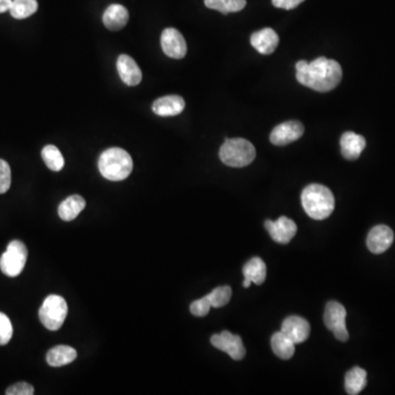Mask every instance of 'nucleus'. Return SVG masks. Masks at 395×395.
I'll use <instances>...</instances> for the list:
<instances>
[{
    "label": "nucleus",
    "mask_w": 395,
    "mask_h": 395,
    "mask_svg": "<svg viewBox=\"0 0 395 395\" xmlns=\"http://www.w3.org/2000/svg\"><path fill=\"white\" fill-rule=\"evenodd\" d=\"M367 385V372L360 367H354L345 376V389L350 395L359 394Z\"/></svg>",
    "instance_id": "23"
},
{
    "label": "nucleus",
    "mask_w": 395,
    "mask_h": 395,
    "mask_svg": "<svg viewBox=\"0 0 395 395\" xmlns=\"http://www.w3.org/2000/svg\"><path fill=\"white\" fill-rule=\"evenodd\" d=\"M119 75L123 83L128 86H137L141 83L142 72L137 61L131 57L122 54L117 61Z\"/></svg>",
    "instance_id": "16"
},
{
    "label": "nucleus",
    "mask_w": 395,
    "mask_h": 395,
    "mask_svg": "<svg viewBox=\"0 0 395 395\" xmlns=\"http://www.w3.org/2000/svg\"><path fill=\"white\" fill-rule=\"evenodd\" d=\"M42 158L52 171H61L64 167V157L55 145H46L42 150Z\"/></svg>",
    "instance_id": "26"
},
{
    "label": "nucleus",
    "mask_w": 395,
    "mask_h": 395,
    "mask_svg": "<svg viewBox=\"0 0 395 395\" xmlns=\"http://www.w3.org/2000/svg\"><path fill=\"white\" fill-rule=\"evenodd\" d=\"M38 8L37 0H12L9 11L15 19L21 20L35 15Z\"/></svg>",
    "instance_id": "24"
},
{
    "label": "nucleus",
    "mask_w": 395,
    "mask_h": 395,
    "mask_svg": "<svg viewBox=\"0 0 395 395\" xmlns=\"http://www.w3.org/2000/svg\"><path fill=\"white\" fill-rule=\"evenodd\" d=\"M184 106L186 102L182 97L171 95L155 100L153 104V111L160 117H175L184 111Z\"/></svg>",
    "instance_id": "15"
},
{
    "label": "nucleus",
    "mask_w": 395,
    "mask_h": 395,
    "mask_svg": "<svg viewBox=\"0 0 395 395\" xmlns=\"http://www.w3.org/2000/svg\"><path fill=\"white\" fill-rule=\"evenodd\" d=\"M67 312L68 307L64 298L57 294H51L43 302L42 307L39 311V318L41 323L43 326H46V329L50 331H57L64 324Z\"/></svg>",
    "instance_id": "5"
},
{
    "label": "nucleus",
    "mask_w": 395,
    "mask_h": 395,
    "mask_svg": "<svg viewBox=\"0 0 395 395\" xmlns=\"http://www.w3.org/2000/svg\"><path fill=\"white\" fill-rule=\"evenodd\" d=\"M303 1L305 0H273V5L277 8L291 10V9L296 8Z\"/></svg>",
    "instance_id": "32"
},
{
    "label": "nucleus",
    "mask_w": 395,
    "mask_h": 395,
    "mask_svg": "<svg viewBox=\"0 0 395 395\" xmlns=\"http://www.w3.org/2000/svg\"><path fill=\"white\" fill-rule=\"evenodd\" d=\"M11 3L12 0H0V14L10 10Z\"/></svg>",
    "instance_id": "33"
},
{
    "label": "nucleus",
    "mask_w": 395,
    "mask_h": 395,
    "mask_svg": "<svg viewBox=\"0 0 395 395\" xmlns=\"http://www.w3.org/2000/svg\"><path fill=\"white\" fill-rule=\"evenodd\" d=\"M128 18H130V15L124 6L113 3L104 11L102 21L107 29L111 31H119L126 27Z\"/></svg>",
    "instance_id": "18"
},
{
    "label": "nucleus",
    "mask_w": 395,
    "mask_h": 395,
    "mask_svg": "<svg viewBox=\"0 0 395 395\" xmlns=\"http://www.w3.org/2000/svg\"><path fill=\"white\" fill-rule=\"evenodd\" d=\"M264 227L271 238L279 244H288L298 231L296 223L286 217L279 218L275 222L267 220L264 222Z\"/></svg>",
    "instance_id": "11"
},
{
    "label": "nucleus",
    "mask_w": 395,
    "mask_h": 395,
    "mask_svg": "<svg viewBox=\"0 0 395 395\" xmlns=\"http://www.w3.org/2000/svg\"><path fill=\"white\" fill-rule=\"evenodd\" d=\"M211 344L217 349L224 351L232 358L233 360H242L246 355L245 346L243 340L238 335H233L227 331H223L220 334L211 337Z\"/></svg>",
    "instance_id": "8"
},
{
    "label": "nucleus",
    "mask_w": 395,
    "mask_h": 395,
    "mask_svg": "<svg viewBox=\"0 0 395 395\" xmlns=\"http://www.w3.org/2000/svg\"><path fill=\"white\" fill-rule=\"evenodd\" d=\"M281 331L291 339L294 344L305 343L310 336V324L300 316H292L283 320Z\"/></svg>",
    "instance_id": "13"
},
{
    "label": "nucleus",
    "mask_w": 395,
    "mask_h": 395,
    "mask_svg": "<svg viewBox=\"0 0 395 395\" xmlns=\"http://www.w3.org/2000/svg\"><path fill=\"white\" fill-rule=\"evenodd\" d=\"M98 167L104 178L111 182H121L131 175L133 160L126 151L113 147L100 155Z\"/></svg>",
    "instance_id": "3"
},
{
    "label": "nucleus",
    "mask_w": 395,
    "mask_h": 395,
    "mask_svg": "<svg viewBox=\"0 0 395 395\" xmlns=\"http://www.w3.org/2000/svg\"><path fill=\"white\" fill-rule=\"evenodd\" d=\"M243 275L245 278L243 282L244 288H249L251 283L260 286L264 282L267 276L266 264L259 257H254L249 262H246L243 268Z\"/></svg>",
    "instance_id": "19"
},
{
    "label": "nucleus",
    "mask_w": 395,
    "mask_h": 395,
    "mask_svg": "<svg viewBox=\"0 0 395 395\" xmlns=\"http://www.w3.org/2000/svg\"><path fill=\"white\" fill-rule=\"evenodd\" d=\"M251 43L257 52L262 55H269L273 53L277 48L279 44V37L275 30L264 28L251 35Z\"/></svg>",
    "instance_id": "14"
},
{
    "label": "nucleus",
    "mask_w": 395,
    "mask_h": 395,
    "mask_svg": "<svg viewBox=\"0 0 395 395\" xmlns=\"http://www.w3.org/2000/svg\"><path fill=\"white\" fill-rule=\"evenodd\" d=\"M394 240V233L387 225H376L369 232L367 246L374 254H382L390 249Z\"/></svg>",
    "instance_id": "12"
},
{
    "label": "nucleus",
    "mask_w": 395,
    "mask_h": 395,
    "mask_svg": "<svg viewBox=\"0 0 395 395\" xmlns=\"http://www.w3.org/2000/svg\"><path fill=\"white\" fill-rule=\"evenodd\" d=\"M86 206V201L81 195H74L66 198L59 206V215L63 221L75 220Z\"/></svg>",
    "instance_id": "20"
},
{
    "label": "nucleus",
    "mask_w": 395,
    "mask_h": 395,
    "mask_svg": "<svg viewBox=\"0 0 395 395\" xmlns=\"http://www.w3.org/2000/svg\"><path fill=\"white\" fill-rule=\"evenodd\" d=\"M7 395H32L35 394V387L27 382H18L11 385L6 391Z\"/></svg>",
    "instance_id": "31"
},
{
    "label": "nucleus",
    "mask_w": 395,
    "mask_h": 395,
    "mask_svg": "<svg viewBox=\"0 0 395 395\" xmlns=\"http://www.w3.org/2000/svg\"><path fill=\"white\" fill-rule=\"evenodd\" d=\"M211 305L209 302L208 298L203 296L201 299L195 300L190 305V312L191 314L198 318H202V316H206L209 312H210V309H211Z\"/></svg>",
    "instance_id": "30"
},
{
    "label": "nucleus",
    "mask_w": 395,
    "mask_h": 395,
    "mask_svg": "<svg viewBox=\"0 0 395 395\" xmlns=\"http://www.w3.org/2000/svg\"><path fill=\"white\" fill-rule=\"evenodd\" d=\"M77 358V353L74 348L65 345L55 346L46 355V361L51 367H63L70 365Z\"/></svg>",
    "instance_id": "21"
},
{
    "label": "nucleus",
    "mask_w": 395,
    "mask_h": 395,
    "mask_svg": "<svg viewBox=\"0 0 395 395\" xmlns=\"http://www.w3.org/2000/svg\"><path fill=\"white\" fill-rule=\"evenodd\" d=\"M271 348L276 356L283 360H288L296 353V344L282 331H277L271 337Z\"/></svg>",
    "instance_id": "22"
},
{
    "label": "nucleus",
    "mask_w": 395,
    "mask_h": 395,
    "mask_svg": "<svg viewBox=\"0 0 395 395\" xmlns=\"http://www.w3.org/2000/svg\"><path fill=\"white\" fill-rule=\"evenodd\" d=\"M220 158L225 165L240 168L254 162L256 150L251 142L245 139H227L219 153Z\"/></svg>",
    "instance_id": "4"
},
{
    "label": "nucleus",
    "mask_w": 395,
    "mask_h": 395,
    "mask_svg": "<svg viewBox=\"0 0 395 395\" xmlns=\"http://www.w3.org/2000/svg\"><path fill=\"white\" fill-rule=\"evenodd\" d=\"M212 307H222L227 305L232 298V289L229 286L219 287L206 294Z\"/></svg>",
    "instance_id": "27"
},
{
    "label": "nucleus",
    "mask_w": 395,
    "mask_h": 395,
    "mask_svg": "<svg viewBox=\"0 0 395 395\" xmlns=\"http://www.w3.org/2000/svg\"><path fill=\"white\" fill-rule=\"evenodd\" d=\"M11 186V169L6 160H0V195L8 191Z\"/></svg>",
    "instance_id": "29"
},
{
    "label": "nucleus",
    "mask_w": 395,
    "mask_h": 395,
    "mask_svg": "<svg viewBox=\"0 0 395 395\" xmlns=\"http://www.w3.org/2000/svg\"><path fill=\"white\" fill-rule=\"evenodd\" d=\"M28 258V249L20 240H12L0 258V269L3 275L17 277L22 273Z\"/></svg>",
    "instance_id": "6"
},
{
    "label": "nucleus",
    "mask_w": 395,
    "mask_h": 395,
    "mask_svg": "<svg viewBox=\"0 0 395 395\" xmlns=\"http://www.w3.org/2000/svg\"><path fill=\"white\" fill-rule=\"evenodd\" d=\"M206 7L222 14L238 12L245 8L246 0H204Z\"/></svg>",
    "instance_id": "25"
},
{
    "label": "nucleus",
    "mask_w": 395,
    "mask_h": 395,
    "mask_svg": "<svg viewBox=\"0 0 395 395\" xmlns=\"http://www.w3.org/2000/svg\"><path fill=\"white\" fill-rule=\"evenodd\" d=\"M340 147L342 155L346 160H356L360 157L361 153L366 147V139L354 132H345L340 137Z\"/></svg>",
    "instance_id": "17"
},
{
    "label": "nucleus",
    "mask_w": 395,
    "mask_h": 395,
    "mask_svg": "<svg viewBox=\"0 0 395 395\" xmlns=\"http://www.w3.org/2000/svg\"><path fill=\"white\" fill-rule=\"evenodd\" d=\"M303 133L305 126L300 121H287L273 128L270 134V142L277 146H285L299 139Z\"/></svg>",
    "instance_id": "10"
},
{
    "label": "nucleus",
    "mask_w": 395,
    "mask_h": 395,
    "mask_svg": "<svg viewBox=\"0 0 395 395\" xmlns=\"http://www.w3.org/2000/svg\"><path fill=\"white\" fill-rule=\"evenodd\" d=\"M346 309L338 302L331 301L326 305L324 323L340 342H347L349 338V333L346 327Z\"/></svg>",
    "instance_id": "7"
},
{
    "label": "nucleus",
    "mask_w": 395,
    "mask_h": 395,
    "mask_svg": "<svg viewBox=\"0 0 395 395\" xmlns=\"http://www.w3.org/2000/svg\"><path fill=\"white\" fill-rule=\"evenodd\" d=\"M164 53L171 59H184L187 54V43L182 33L174 28L164 30L160 38Z\"/></svg>",
    "instance_id": "9"
},
{
    "label": "nucleus",
    "mask_w": 395,
    "mask_h": 395,
    "mask_svg": "<svg viewBox=\"0 0 395 395\" xmlns=\"http://www.w3.org/2000/svg\"><path fill=\"white\" fill-rule=\"evenodd\" d=\"M296 68L298 81L318 93H329L336 88L343 77L340 65L326 57H318L311 63L298 61Z\"/></svg>",
    "instance_id": "1"
},
{
    "label": "nucleus",
    "mask_w": 395,
    "mask_h": 395,
    "mask_svg": "<svg viewBox=\"0 0 395 395\" xmlns=\"http://www.w3.org/2000/svg\"><path fill=\"white\" fill-rule=\"evenodd\" d=\"M301 202L305 213L318 221L327 219L335 209V198L331 190L318 184L305 188L302 191Z\"/></svg>",
    "instance_id": "2"
},
{
    "label": "nucleus",
    "mask_w": 395,
    "mask_h": 395,
    "mask_svg": "<svg viewBox=\"0 0 395 395\" xmlns=\"http://www.w3.org/2000/svg\"><path fill=\"white\" fill-rule=\"evenodd\" d=\"M12 334H14V329H12L10 320L6 314L0 312V346L8 344Z\"/></svg>",
    "instance_id": "28"
}]
</instances>
